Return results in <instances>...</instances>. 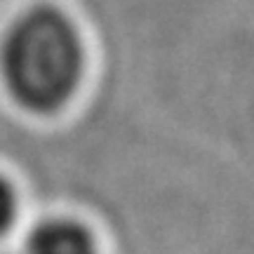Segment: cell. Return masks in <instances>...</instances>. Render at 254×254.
Wrapping results in <instances>:
<instances>
[{
    "instance_id": "obj_1",
    "label": "cell",
    "mask_w": 254,
    "mask_h": 254,
    "mask_svg": "<svg viewBox=\"0 0 254 254\" xmlns=\"http://www.w3.org/2000/svg\"><path fill=\"white\" fill-rule=\"evenodd\" d=\"M82 71L80 40L71 21L38 7L12 26L2 45V73L12 97L38 113L68 101Z\"/></svg>"
},
{
    "instance_id": "obj_2",
    "label": "cell",
    "mask_w": 254,
    "mask_h": 254,
    "mask_svg": "<svg viewBox=\"0 0 254 254\" xmlns=\"http://www.w3.org/2000/svg\"><path fill=\"white\" fill-rule=\"evenodd\" d=\"M28 254H99L92 236L73 221H47L28 238Z\"/></svg>"
},
{
    "instance_id": "obj_3",
    "label": "cell",
    "mask_w": 254,
    "mask_h": 254,
    "mask_svg": "<svg viewBox=\"0 0 254 254\" xmlns=\"http://www.w3.org/2000/svg\"><path fill=\"white\" fill-rule=\"evenodd\" d=\"M14 217V195L12 189L0 179V233H5Z\"/></svg>"
}]
</instances>
